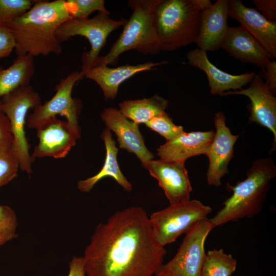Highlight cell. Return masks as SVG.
<instances>
[{"mask_svg":"<svg viewBox=\"0 0 276 276\" xmlns=\"http://www.w3.org/2000/svg\"><path fill=\"white\" fill-rule=\"evenodd\" d=\"M166 254L146 212L131 206L97 226L82 258L87 276H153Z\"/></svg>","mask_w":276,"mask_h":276,"instance_id":"obj_1","label":"cell"},{"mask_svg":"<svg viewBox=\"0 0 276 276\" xmlns=\"http://www.w3.org/2000/svg\"><path fill=\"white\" fill-rule=\"evenodd\" d=\"M71 18L67 1H36L27 12L5 25L14 35L16 55L34 57L62 52L61 43L56 32Z\"/></svg>","mask_w":276,"mask_h":276,"instance_id":"obj_2","label":"cell"},{"mask_svg":"<svg viewBox=\"0 0 276 276\" xmlns=\"http://www.w3.org/2000/svg\"><path fill=\"white\" fill-rule=\"evenodd\" d=\"M246 178L232 187L233 194L210 221L215 227L244 218H250L262 210L270 181L276 176V166L271 157L256 159Z\"/></svg>","mask_w":276,"mask_h":276,"instance_id":"obj_3","label":"cell"},{"mask_svg":"<svg viewBox=\"0 0 276 276\" xmlns=\"http://www.w3.org/2000/svg\"><path fill=\"white\" fill-rule=\"evenodd\" d=\"M212 4L210 0H162L155 12L160 50L173 51L195 43L201 12Z\"/></svg>","mask_w":276,"mask_h":276,"instance_id":"obj_4","label":"cell"},{"mask_svg":"<svg viewBox=\"0 0 276 276\" xmlns=\"http://www.w3.org/2000/svg\"><path fill=\"white\" fill-rule=\"evenodd\" d=\"M162 0H130L133 12L122 32L109 52L100 56L95 66L115 64L121 54L135 50L143 55H156L160 50L156 31L155 12Z\"/></svg>","mask_w":276,"mask_h":276,"instance_id":"obj_5","label":"cell"},{"mask_svg":"<svg viewBox=\"0 0 276 276\" xmlns=\"http://www.w3.org/2000/svg\"><path fill=\"white\" fill-rule=\"evenodd\" d=\"M41 104L39 94L28 85L13 90L0 98V110L7 116L11 125L13 142L12 149L17 156L20 169L30 174L33 159L25 132L27 115L30 109Z\"/></svg>","mask_w":276,"mask_h":276,"instance_id":"obj_6","label":"cell"},{"mask_svg":"<svg viewBox=\"0 0 276 276\" xmlns=\"http://www.w3.org/2000/svg\"><path fill=\"white\" fill-rule=\"evenodd\" d=\"M110 13L98 12L91 18H71L62 24L57 30L56 36L61 43L74 36L85 37L90 44V50L82 57V79L86 72L94 67L100 57V53L106 43L108 35L114 30L123 26L126 19H112Z\"/></svg>","mask_w":276,"mask_h":276,"instance_id":"obj_7","label":"cell"},{"mask_svg":"<svg viewBox=\"0 0 276 276\" xmlns=\"http://www.w3.org/2000/svg\"><path fill=\"white\" fill-rule=\"evenodd\" d=\"M212 212L210 206L193 199L170 205L155 212L149 217L154 237L165 247L187 233L199 222L208 219Z\"/></svg>","mask_w":276,"mask_h":276,"instance_id":"obj_8","label":"cell"},{"mask_svg":"<svg viewBox=\"0 0 276 276\" xmlns=\"http://www.w3.org/2000/svg\"><path fill=\"white\" fill-rule=\"evenodd\" d=\"M215 227L209 219L195 224L187 233L176 254L163 264L155 276H200L204 258L205 240Z\"/></svg>","mask_w":276,"mask_h":276,"instance_id":"obj_9","label":"cell"},{"mask_svg":"<svg viewBox=\"0 0 276 276\" xmlns=\"http://www.w3.org/2000/svg\"><path fill=\"white\" fill-rule=\"evenodd\" d=\"M82 80L80 72H74L60 80L55 86L56 93L53 97L43 104L33 109L27 119L29 128L36 129L48 120L64 116L68 122L78 125V116L81 110L80 100L73 98L72 90L76 83Z\"/></svg>","mask_w":276,"mask_h":276,"instance_id":"obj_10","label":"cell"},{"mask_svg":"<svg viewBox=\"0 0 276 276\" xmlns=\"http://www.w3.org/2000/svg\"><path fill=\"white\" fill-rule=\"evenodd\" d=\"M38 144L32 157L35 158L65 157L81 137L79 125L54 117L40 125L37 129Z\"/></svg>","mask_w":276,"mask_h":276,"instance_id":"obj_11","label":"cell"},{"mask_svg":"<svg viewBox=\"0 0 276 276\" xmlns=\"http://www.w3.org/2000/svg\"><path fill=\"white\" fill-rule=\"evenodd\" d=\"M216 128L213 139L203 155L209 159L206 172L209 185L219 187L222 177L228 173V165L234 156V147L239 135H234L225 123V117L221 111L214 116Z\"/></svg>","mask_w":276,"mask_h":276,"instance_id":"obj_12","label":"cell"},{"mask_svg":"<svg viewBox=\"0 0 276 276\" xmlns=\"http://www.w3.org/2000/svg\"><path fill=\"white\" fill-rule=\"evenodd\" d=\"M230 95H244L250 99L251 102L248 105L250 112L249 122L256 123L272 132L274 139L271 150H274L276 147V98L260 76L255 75L246 89L225 91L220 96Z\"/></svg>","mask_w":276,"mask_h":276,"instance_id":"obj_13","label":"cell"},{"mask_svg":"<svg viewBox=\"0 0 276 276\" xmlns=\"http://www.w3.org/2000/svg\"><path fill=\"white\" fill-rule=\"evenodd\" d=\"M142 166L157 180L170 204L190 200L192 188L184 163L153 159Z\"/></svg>","mask_w":276,"mask_h":276,"instance_id":"obj_14","label":"cell"},{"mask_svg":"<svg viewBox=\"0 0 276 276\" xmlns=\"http://www.w3.org/2000/svg\"><path fill=\"white\" fill-rule=\"evenodd\" d=\"M101 118L106 128L116 135L119 147L134 154L142 165L153 159L154 155L147 148L138 125L126 118L119 109L105 108Z\"/></svg>","mask_w":276,"mask_h":276,"instance_id":"obj_15","label":"cell"},{"mask_svg":"<svg viewBox=\"0 0 276 276\" xmlns=\"http://www.w3.org/2000/svg\"><path fill=\"white\" fill-rule=\"evenodd\" d=\"M228 17L238 20L263 47L272 60L276 58V22L268 20L240 0L228 1Z\"/></svg>","mask_w":276,"mask_h":276,"instance_id":"obj_16","label":"cell"},{"mask_svg":"<svg viewBox=\"0 0 276 276\" xmlns=\"http://www.w3.org/2000/svg\"><path fill=\"white\" fill-rule=\"evenodd\" d=\"M228 1L218 0L204 9L196 43L199 49L213 52L221 48L228 29Z\"/></svg>","mask_w":276,"mask_h":276,"instance_id":"obj_17","label":"cell"},{"mask_svg":"<svg viewBox=\"0 0 276 276\" xmlns=\"http://www.w3.org/2000/svg\"><path fill=\"white\" fill-rule=\"evenodd\" d=\"M213 130L206 131H183L174 139L167 141L156 150L159 159L185 163L194 156L204 154L214 136Z\"/></svg>","mask_w":276,"mask_h":276,"instance_id":"obj_18","label":"cell"},{"mask_svg":"<svg viewBox=\"0 0 276 276\" xmlns=\"http://www.w3.org/2000/svg\"><path fill=\"white\" fill-rule=\"evenodd\" d=\"M187 57L190 64L205 73L212 95H220L229 89H241L255 75V72L234 75L222 71L209 60L205 51L199 48L189 51Z\"/></svg>","mask_w":276,"mask_h":276,"instance_id":"obj_19","label":"cell"},{"mask_svg":"<svg viewBox=\"0 0 276 276\" xmlns=\"http://www.w3.org/2000/svg\"><path fill=\"white\" fill-rule=\"evenodd\" d=\"M221 48L235 58L262 69L272 60L263 47L242 26L229 27Z\"/></svg>","mask_w":276,"mask_h":276,"instance_id":"obj_20","label":"cell"},{"mask_svg":"<svg viewBox=\"0 0 276 276\" xmlns=\"http://www.w3.org/2000/svg\"><path fill=\"white\" fill-rule=\"evenodd\" d=\"M167 63V61L147 62L116 67L100 64L89 70L84 77L94 81L101 88L105 98L112 100L116 98L120 85L125 81L139 73L155 70L157 66Z\"/></svg>","mask_w":276,"mask_h":276,"instance_id":"obj_21","label":"cell"},{"mask_svg":"<svg viewBox=\"0 0 276 276\" xmlns=\"http://www.w3.org/2000/svg\"><path fill=\"white\" fill-rule=\"evenodd\" d=\"M106 149V156L103 166L96 175L83 180H79L77 185L81 192H89L95 185L106 177H111L125 191L130 192L132 186L122 172L117 160L119 151L115 141L112 139L111 131L105 128L101 135Z\"/></svg>","mask_w":276,"mask_h":276,"instance_id":"obj_22","label":"cell"},{"mask_svg":"<svg viewBox=\"0 0 276 276\" xmlns=\"http://www.w3.org/2000/svg\"><path fill=\"white\" fill-rule=\"evenodd\" d=\"M33 58L29 55L17 56L8 67L0 66V98L18 87L29 85L35 71Z\"/></svg>","mask_w":276,"mask_h":276,"instance_id":"obj_23","label":"cell"},{"mask_svg":"<svg viewBox=\"0 0 276 276\" xmlns=\"http://www.w3.org/2000/svg\"><path fill=\"white\" fill-rule=\"evenodd\" d=\"M168 104V100L155 95L148 98L125 100L119 105L121 113L139 125L165 112Z\"/></svg>","mask_w":276,"mask_h":276,"instance_id":"obj_24","label":"cell"},{"mask_svg":"<svg viewBox=\"0 0 276 276\" xmlns=\"http://www.w3.org/2000/svg\"><path fill=\"white\" fill-rule=\"evenodd\" d=\"M237 262L222 249H214L206 254L200 276H233Z\"/></svg>","mask_w":276,"mask_h":276,"instance_id":"obj_25","label":"cell"},{"mask_svg":"<svg viewBox=\"0 0 276 276\" xmlns=\"http://www.w3.org/2000/svg\"><path fill=\"white\" fill-rule=\"evenodd\" d=\"M145 124L163 136L166 141L174 139L184 131L183 127L175 125L166 112L153 118Z\"/></svg>","mask_w":276,"mask_h":276,"instance_id":"obj_26","label":"cell"},{"mask_svg":"<svg viewBox=\"0 0 276 276\" xmlns=\"http://www.w3.org/2000/svg\"><path fill=\"white\" fill-rule=\"evenodd\" d=\"M17 219L10 206L0 204V246L17 237Z\"/></svg>","mask_w":276,"mask_h":276,"instance_id":"obj_27","label":"cell"},{"mask_svg":"<svg viewBox=\"0 0 276 276\" xmlns=\"http://www.w3.org/2000/svg\"><path fill=\"white\" fill-rule=\"evenodd\" d=\"M35 1L0 0V25H4L24 14Z\"/></svg>","mask_w":276,"mask_h":276,"instance_id":"obj_28","label":"cell"},{"mask_svg":"<svg viewBox=\"0 0 276 276\" xmlns=\"http://www.w3.org/2000/svg\"><path fill=\"white\" fill-rule=\"evenodd\" d=\"M19 163L12 148L0 150V188L17 175Z\"/></svg>","mask_w":276,"mask_h":276,"instance_id":"obj_29","label":"cell"},{"mask_svg":"<svg viewBox=\"0 0 276 276\" xmlns=\"http://www.w3.org/2000/svg\"><path fill=\"white\" fill-rule=\"evenodd\" d=\"M73 18L85 19L93 12L109 13L104 0H66Z\"/></svg>","mask_w":276,"mask_h":276,"instance_id":"obj_30","label":"cell"},{"mask_svg":"<svg viewBox=\"0 0 276 276\" xmlns=\"http://www.w3.org/2000/svg\"><path fill=\"white\" fill-rule=\"evenodd\" d=\"M16 47L14 35L5 25H0V58L8 56Z\"/></svg>","mask_w":276,"mask_h":276,"instance_id":"obj_31","label":"cell"},{"mask_svg":"<svg viewBox=\"0 0 276 276\" xmlns=\"http://www.w3.org/2000/svg\"><path fill=\"white\" fill-rule=\"evenodd\" d=\"M13 142L10 122L0 110V150L12 148Z\"/></svg>","mask_w":276,"mask_h":276,"instance_id":"obj_32","label":"cell"},{"mask_svg":"<svg viewBox=\"0 0 276 276\" xmlns=\"http://www.w3.org/2000/svg\"><path fill=\"white\" fill-rule=\"evenodd\" d=\"M252 2L267 19L276 22L275 0H254Z\"/></svg>","mask_w":276,"mask_h":276,"instance_id":"obj_33","label":"cell"},{"mask_svg":"<svg viewBox=\"0 0 276 276\" xmlns=\"http://www.w3.org/2000/svg\"><path fill=\"white\" fill-rule=\"evenodd\" d=\"M261 76L265 80V85L273 94L276 92V62L271 60L265 67L262 69Z\"/></svg>","mask_w":276,"mask_h":276,"instance_id":"obj_34","label":"cell"},{"mask_svg":"<svg viewBox=\"0 0 276 276\" xmlns=\"http://www.w3.org/2000/svg\"><path fill=\"white\" fill-rule=\"evenodd\" d=\"M82 257H74L69 263L68 276H85Z\"/></svg>","mask_w":276,"mask_h":276,"instance_id":"obj_35","label":"cell"}]
</instances>
